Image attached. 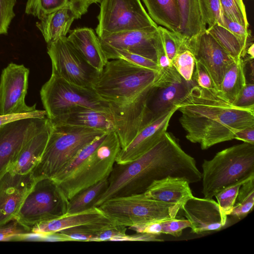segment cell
I'll return each mask as SVG.
<instances>
[{
	"mask_svg": "<svg viewBox=\"0 0 254 254\" xmlns=\"http://www.w3.org/2000/svg\"><path fill=\"white\" fill-rule=\"evenodd\" d=\"M108 132L105 133L83 147L73 159L51 179L56 184H58L72 175L82 163L92 154L105 139Z\"/></svg>",
	"mask_w": 254,
	"mask_h": 254,
	"instance_id": "d6a6232c",
	"label": "cell"
},
{
	"mask_svg": "<svg viewBox=\"0 0 254 254\" xmlns=\"http://www.w3.org/2000/svg\"><path fill=\"white\" fill-rule=\"evenodd\" d=\"M202 193L212 199L221 190L254 177V144L243 142L217 152L203 160Z\"/></svg>",
	"mask_w": 254,
	"mask_h": 254,
	"instance_id": "277c9868",
	"label": "cell"
},
{
	"mask_svg": "<svg viewBox=\"0 0 254 254\" xmlns=\"http://www.w3.org/2000/svg\"><path fill=\"white\" fill-rule=\"evenodd\" d=\"M16 0H0V34L7 33L9 26L15 16L13 8Z\"/></svg>",
	"mask_w": 254,
	"mask_h": 254,
	"instance_id": "b9f144b4",
	"label": "cell"
},
{
	"mask_svg": "<svg viewBox=\"0 0 254 254\" xmlns=\"http://www.w3.org/2000/svg\"><path fill=\"white\" fill-rule=\"evenodd\" d=\"M198 2L202 19L207 28L221 25L223 14L220 0H198Z\"/></svg>",
	"mask_w": 254,
	"mask_h": 254,
	"instance_id": "f35d334b",
	"label": "cell"
},
{
	"mask_svg": "<svg viewBox=\"0 0 254 254\" xmlns=\"http://www.w3.org/2000/svg\"><path fill=\"white\" fill-rule=\"evenodd\" d=\"M206 31L234 59L244 58L248 46L227 29L217 24Z\"/></svg>",
	"mask_w": 254,
	"mask_h": 254,
	"instance_id": "1f68e13d",
	"label": "cell"
},
{
	"mask_svg": "<svg viewBox=\"0 0 254 254\" xmlns=\"http://www.w3.org/2000/svg\"><path fill=\"white\" fill-rule=\"evenodd\" d=\"M148 14L159 26L179 32L180 18L177 0H142Z\"/></svg>",
	"mask_w": 254,
	"mask_h": 254,
	"instance_id": "484cf974",
	"label": "cell"
},
{
	"mask_svg": "<svg viewBox=\"0 0 254 254\" xmlns=\"http://www.w3.org/2000/svg\"><path fill=\"white\" fill-rule=\"evenodd\" d=\"M69 0H27L25 12L39 19L64 6Z\"/></svg>",
	"mask_w": 254,
	"mask_h": 254,
	"instance_id": "8d00e7d4",
	"label": "cell"
},
{
	"mask_svg": "<svg viewBox=\"0 0 254 254\" xmlns=\"http://www.w3.org/2000/svg\"><path fill=\"white\" fill-rule=\"evenodd\" d=\"M29 69L23 64L10 63L2 71L0 79V115L22 114L36 111V104L25 101Z\"/></svg>",
	"mask_w": 254,
	"mask_h": 254,
	"instance_id": "4fadbf2b",
	"label": "cell"
},
{
	"mask_svg": "<svg viewBox=\"0 0 254 254\" xmlns=\"http://www.w3.org/2000/svg\"><path fill=\"white\" fill-rule=\"evenodd\" d=\"M233 104L241 108H254V84L247 83Z\"/></svg>",
	"mask_w": 254,
	"mask_h": 254,
	"instance_id": "7dc6e473",
	"label": "cell"
},
{
	"mask_svg": "<svg viewBox=\"0 0 254 254\" xmlns=\"http://www.w3.org/2000/svg\"><path fill=\"white\" fill-rule=\"evenodd\" d=\"M92 3H97L99 2L100 3L102 0H89Z\"/></svg>",
	"mask_w": 254,
	"mask_h": 254,
	"instance_id": "f5cc1de1",
	"label": "cell"
},
{
	"mask_svg": "<svg viewBox=\"0 0 254 254\" xmlns=\"http://www.w3.org/2000/svg\"><path fill=\"white\" fill-rule=\"evenodd\" d=\"M95 29L98 37L112 33L158 26L140 0H102Z\"/></svg>",
	"mask_w": 254,
	"mask_h": 254,
	"instance_id": "30bf717a",
	"label": "cell"
},
{
	"mask_svg": "<svg viewBox=\"0 0 254 254\" xmlns=\"http://www.w3.org/2000/svg\"><path fill=\"white\" fill-rule=\"evenodd\" d=\"M68 202L52 179H36L15 220L27 232H31L34 226L65 215Z\"/></svg>",
	"mask_w": 254,
	"mask_h": 254,
	"instance_id": "ba28073f",
	"label": "cell"
},
{
	"mask_svg": "<svg viewBox=\"0 0 254 254\" xmlns=\"http://www.w3.org/2000/svg\"><path fill=\"white\" fill-rule=\"evenodd\" d=\"M185 46L195 61L201 63L209 72L216 89L219 90L224 75L235 60L207 31L190 38Z\"/></svg>",
	"mask_w": 254,
	"mask_h": 254,
	"instance_id": "5bb4252c",
	"label": "cell"
},
{
	"mask_svg": "<svg viewBox=\"0 0 254 254\" xmlns=\"http://www.w3.org/2000/svg\"><path fill=\"white\" fill-rule=\"evenodd\" d=\"M254 205V177L250 178L240 187L234 208L230 215L239 219L246 217Z\"/></svg>",
	"mask_w": 254,
	"mask_h": 254,
	"instance_id": "836d02e7",
	"label": "cell"
},
{
	"mask_svg": "<svg viewBox=\"0 0 254 254\" xmlns=\"http://www.w3.org/2000/svg\"><path fill=\"white\" fill-rule=\"evenodd\" d=\"M49 120L47 117L27 118L0 127V177L10 169L25 143Z\"/></svg>",
	"mask_w": 254,
	"mask_h": 254,
	"instance_id": "7c38bea8",
	"label": "cell"
},
{
	"mask_svg": "<svg viewBox=\"0 0 254 254\" xmlns=\"http://www.w3.org/2000/svg\"><path fill=\"white\" fill-rule=\"evenodd\" d=\"M246 181L239 182L229 186L219 191L215 195L220 211L224 216L227 217L232 213L239 190Z\"/></svg>",
	"mask_w": 254,
	"mask_h": 254,
	"instance_id": "60d3db41",
	"label": "cell"
},
{
	"mask_svg": "<svg viewBox=\"0 0 254 254\" xmlns=\"http://www.w3.org/2000/svg\"><path fill=\"white\" fill-rule=\"evenodd\" d=\"M158 29L165 52L172 62L178 53L187 49L185 43L186 37L179 32L171 31L161 26H158Z\"/></svg>",
	"mask_w": 254,
	"mask_h": 254,
	"instance_id": "d590c367",
	"label": "cell"
},
{
	"mask_svg": "<svg viewBox=\"0 0 254 254\" xmlns=\"http://www.w3.org/2000/svg\"><path fill=\"white\" fill-rule=\"evenodd\" d=\"M92 3L89 0H69L61 8L39 19L36 26L47 44L66 37L73 21L86 13Z\"/></svg>",
	"mask_w": 254,
	"mask_h": 254,
	"instance_id": "ac0fdd59",
	"label": "cell"
},
{
	"mask_svg": "<svg viewBox=\"0 0 254 254\" xmlns=\"http://www.w3.org/2000/svg\"><path fill=\"white\" fill-rule=\"evenodd\" d=\"M173 66L162 69L148 96L147 108L157 118L177 106L188 94L191 86Z\"/></svg>",
	"mask_w": 254,
	"mask_h": 254,
	"instance_id": "9a60e30c",
	"label": "cell"
},
{
	"mask_svg": "<svg viewBox=\"0 0 254 254\" xmlns=\"http://www.w3.org/2000/svg\"><path fill=\"white\" fill-rule=\"evenodd\" d=\"M178 108V105L174 107L142 128L125 148L121 149L115 162L119 164L130 162L153 147L167 131L170 121Z\"/></svg>",
	"mask_w": 254,
	"mask_h": 254,
	"instance_id": "d6986e66",
	"label": "cell"
},
{
	"mask_svg": "<svg viewBox=\"0 0 254 254\" xmlns=\"http://www.w3.org/2000/svg\"><path fill=\"white\" fill-rule=\"evenodd\" d=\"M126 231L127 227L115 223L101 230L96 241H119L121 238L127 235Z\"/></svg>",
	"mask_w": 254,
	"mask_h": 254,
	"instance_id": "f6af8a7d",
	"label": "cell"
},
{
	"mask_svg": "<svg viewBox=\"0 0 254 254\" xmlns=\"http://www.w3.org/2000/svg\"><path fill=\"white\" fill-rule=\"evenodd\" d=\"M108 185V177L77 193L68 200L66 214L82 212L94 207Z\"/></svg>",
	"mask_w": 254,
	"mask_h": 254,
	"instance_id": "4dcf8cb0",
	"label": "cell"
},
{
	"mask_svg": "<svg viewBox=\"0 0 254 254\" xmlns=\"http://www.w3.org/2000/svg\"><path fill=\"white\" fill-rule=\"evenodd\" d=\"M98 207L117 223L129 227L176 218L181 210L179 205L153 199L144 192L111 198Z\"/></svg>",
	"mask_w": 254,
	"mask_h": 254,
	"instance_id": "8992f818",
	"label": "cell"
},
{
	"mask_svg": "<svg viewBox=\"0 0 254 254\" xmlns=\"http://www.w3.org/2000/svg\"><path fill=\"white\" fill-rule=\"evenodd\" d=\"M191 224L187 219L167 218L145 224L137 225L129 228L137 233H145L156 235L161 234L180 237L183 230L190 228Z\"/></svg>",
	"mask_w": 254,
	"mask_h": 254,
	"instance_id": "f546056e",
	"label": "cell"
},
{
	"mask_svg": "<svg viewBox=\"0 0 254 254\" xmlns=\"http://www.w3.org/2000/svg\"><path fill=\"white\" fill-rule=\"evenodd\" d=\"M52 125L42 157L31 173L35 180L51 179L83 147L107 132L64 124Z\"/></svg>",
	"mask_w": 254,
	"mask_h": 254,
	"instance_id": "5b68a950",
	"label": "cell"
},
{
	"mask_svg": "<svg viewBox=\"0 0 254 254\" xmlns=\"http://www.w3.org/2000/svg\"><path fill=\"white\" fill-rule=\"evenodd\" d=\"M52 63V74L82 87L92 88L100 73L83 59L67 37L47 44Z\"/></svg>",
	"mask_w": 254,
	"mask_h": 254,
	"instance_id": "8fae6325",
	"label": "cell"
},
{
	"mask_svg": "<svg viewBox=\"0 0 254 254\" xmlns=\"http://www.w3.org/2000/svg\"><path fill=\"white\" fill-rule=\"evenodd\" d=\"M34 182L31 174L20 175L9 170L0 177V227L15 219Z\"/></svg>",
	"mask_w": 254,
	"mask_h": 254,
	"instance_id": "2e32d148",
	"label": "cell"
},
{
	"mask_svg": "<svg viewBox=\"0 0 254 254\" xmlns=\"http://www.w3.org/2000/svg\"><path fill=\"white\" fill-rule=\"evenodd\" d=\"M180 25L179 32L187 38L206 30V25L202 19L198 0H177Z\"/></svg>",
	"mask_w": 254,
	"mask_h": 254,
	"instance_id": "4316f807",
	"label": "cell"
},
{
	"mask_svg": "<svg viewBox=\"0 0 254 254\" xmlns=\"http://www.w3.org/2000/svg\"><path fill=\"white\" fill-rule=\"evenodd\" d=\"M115 223L106 216L91 223L70 227L55 233L59 241H96L101 230Z\"/></svg>",
	"mask_w": 254,
	"mask_h": 254,
	"instance_id": "f1b7e54d",
	"label": "cell"
},
{
	"mask_svg": "<svg viewBox=\"0 0 254 254\" xmlns=\"http://www.w3.org/2000/svg\"><path fill=\"white\" fill-rule=\"evenodd\" d=\"M234 139L254 144V127L237 131L234 135Z\"/></svg>",
	"mask_w": 254,
	"mask_h": 254,
	"instance_id": "681fc988",
	"label": "cell"
},
{
	"mask_svg": "<svg viewBox=\"0 0 254 254\" xmlns=\"http://www.w3.org/2000/svg\"><path fill=\"white\" fill-rule=\"evenodd\" d=\"M51 121L54 124L91 128L107 132L115 130V125L111 114L84 107H77Z\"/></svg>",
	"mask_w": 254,
	"mask_h": 254,
	"instance_id": "cb8c5ba5",
	"label": "cell"
},
{
	"mask_svg": "<svg viewBox=\"0 0 254 254\" xmlns=\"http://www.w3.org/2000/svg\"><path fill=\"white\" fill-rule=\"evenodd\" d=\"M190 184L185 178L167 176L153 181L144 193L150 198L179 205L181 208L193 196Z\"/></svg>",
	"mask_w": 254,
	"mask_h": 254,
	"instance_id": "7402d4cb",
	"label": "cell"
},
{
	"mask_svg": "<svg viewBox=\"0 0 254 254\" xmlns=\"http://www.w3.org/2000/svg\"><path fill=\"white\" fill-rule=\"evenodd\" d=\"M52 126L50 120L40 131L25 143L8 170L20 175L31 174L42 157Z\"/></svg>",
	"mask_w": 254,
	"mask_h": 254,
	"instance_id": "603a6c76",
	"label": "cell"
},
{
	"mask_svg": "<svg viewBox=\"0 0 254 254\" xmlns=\"http://www.w3.org/2000/svg\"><path fill=\"white\" fill-rule=\"evenodd\" d=\"M158 26L112 33L99 37L102 48L123 50L157 61L155 39Z\"/></svg>",
	"mask_w": 254,
	"mask_h": 254,
	"instance_id": "e0dca14e",
	"label": "cell"
},
{
	"mask_svg": "<svg viewBox=\"0 0 254 254\" xmlns=\"http://www.w3.org/2000/svg\"><path fill=\"white\" fill-rule=\"evenodd\" d=\"M221 26L229 30L245 45L249 46L251 32L248 29L245 28L239 23L228 19L223 15Z\"/></svg>",
	"mask_w": 254,
	"mask_h": 254,
	"instance_id": "ee69618b",
	"label": "cell"
},
{
	"mask_svg": "<svg viewBox=\"0 0 254 254\" xmlns=\"http://www.w3.org/2000/svg\"><path fill=\"white\" fill-rule=\"evenodd\" d=\"M167 176L183 178L190 184L201 180L195 159L166 131L153 147L136 159L124 164L115 163L108 187L94 206L111 198L143 193L153 181Z\"/></svg>",
	"mask_w": 254,
	"mask_h": 254,
	"instance_id": "7a4b0ae2",
	"label": "cell"
},
{
	"mask_svg": "<svg viewBox=\"0 0 254 254\" xmlns=\"http://www.w3.org/2000/svg\"><path fill=\"white\" fill-rule=\"evenodd\" d=\"M177 105L186 138L202 150L234 139L237 131L254 127V108L234 105L216 88L192 86Z\"/></svg>",
	"mask_w": 254,
	"mask_h": 254,
	"instance_id": "3957f363",
	"label": "cell"
},
{
	"mask_svg": "<svg viewBox=\"0 0 254 254\" xmlns=\"http://www.w3.org/2000/svg\"><path fill=\"white\" fill-rule=\"evenodd\" d=\"M27 118L44 119L47 118V114L45 110H36L26 113L0 115V127L15 120Z\"/></svg>",
	"mask_w": 254,
	"mask_h": 254,
	"instance_id": "c3c4849f",
	"label": "cell"
},
{
	"mask_svg": "<svg viewBox=\"0 0 254 254\" xmlns=\"http://www.w3.org/2000/svg\"><path fill=\"white\" fill-rule=\"evenodd\" d=\"M247 83L243 58L235 59L226 71L219 90L233 103Z\"/></svg>",
	"mask_w": 254,
	"mask_h": 254,
	"instance_id": "83f0119b",
	"label": "cell"
},
{
	"mask_svg": "<svg viewBox=\"0 0 254 254\" xmlns=\"http://www.w3.org/2000/svg\"><path fill=\"white\" fill-rule=\"evenodd\" d=\"M119 241H163V240L157 239L156 235L145 233H137L132 235H127Z\"/></svg>",
	"mask_w": 254,
	"mask_h": 254,
	"instance_id": "f907efd6",
	"label": "cell"
},
{
	"mask_svg": "<svg viewBox=\"0 0 254 254\" xmlns=\"http://www.w3.org/2000/svg\"><path fill=\"white\" fill-rule=\"evenodd\" d=\"M29 233L15 220L0 227V241L20 240L22 235Z\"/></svg>",
	"mask_w": 254,
	"mask_h": 254,
	"instance_id": "7bdbcfd3",
	"label": "cell"
},
{
	"mask_svg": "<svg viewBox=\"0 0 254 254\" xmlns=\"http://www.w3.org/2000/svg\"><path fill=\"white\" fill-rule=\"evenodd\" d=\"M220 2L224 16L248 29L249 24L243 0H220Z\"/></svg>",
	"mask_w": 254,
	"mask_h": 254,
	"instance_id": "74e56055",
	"label": "cell"
},
{
	"mask_svg": "<svg viewBox=\"0 0 254 254\" xmlns=\"http://www.w3.org/2000/svg\"><path fill=\"white\" fill-rule=\"evenodd\" d=\"M68 41L92 67L101 73L108 60L94 30L78 28L69 30Z\"/></svg>",
	"mask_w": 254,
	"mask_h": 254,
	"instance_id": "44dd1931",
	"label": "cell"
},
{
	"mask_svg": "<svg viewBox=\"0 0 254 254\" xmlns=\"http://www.w3.org/2000/svg\"><path fill=\"white\" fill-rule=\"evenodd\" d=\"M107 59H121L136 65L160 71V68L155 61L128 51L113 48H102Z\"/></svg>",
	"mask_w": 254,
	"mask_h": 254,
	"instance_id": "e575fe53",
	"label": "cell"
},
{
	"mask_svg": "<svg viewBox=\"0 0 254 254\" xmlns=\"http://www.w3.org/2000/svg\"><path fill=\"white\" fill-rule=\"evenodd\" d=\"M40 96L47 117L51 121L79 107L112 115L108 105L92 88L76 85L52 74L42 87Z\"/></svg>",
	"mask_w": 254,
	"mask_h": 254,
	"instance_id": "52a82bcc",
	"label": "cell"
},
{
	"mask_svg": "<svg viewBox=\"0 0 254 254\" xmlns=\"http://www.w3.org/2000/svg\"><path fill=\"white\" fill-rule=\"evenodd\" d=\"M195 71L194 70L192 78L197 85L205 89L216 88L213 80L209 72L205 66L199 62L195 60Z\"/></svg>",
	"mask_w": 254,
	"mask_h": 254,
	"instance_id": "bcb514c9",
	"label": "cell"
},
{
	"mask_svg": "<svg viewBox=\"0 0 254 254\" xmlns=\"http://www.w3.org/2000/svg\"><path fill=\"white\" fill-rule=\"evenodd\" d=\"M160 71L121 59L109 61L92 89L109 106L121 149L156 118L149 113L147 101Z\"/></svg>",
	"mask_w": 254,
	"mask_h": 254,
	"instance_id": "6da1fadb",
	"label": "cell"
},
{
	"mask_svg": "<svg viewBox=\"0 0 254 254\" xmlns=\"http://www.w3.org/2000/svg\"><path fill=\"white\" fill-rule=\"evenodd\" d=\"M248 54L249 57V59H254V44L252 43L250 45L247 49L246 55Z\"/></svg>",
	"mask_w": 254,
	"mask_h": 254,
	"instance_id": "816d5d0a",
	"label": "cell"
},
{
	"mask_svg": "<svg viewBox=\"0 0 254 254\" xmlns=\"http://www.w3.org/2000/svg\"><path fill=\"white\" fill-rule=\"evenodd\" d=\"M121 149L116 131L109 132L92 154L72 175L56 184L65 198L69 200L80 191L108 178Z\"/></svg>",
	"mask_w": 254,
	"mask_h": 254,
	"instance_id": "9c48e42d",
	"label": "cell"
},
{
	"mask_svg": "<svg viewBox=\"0 0 254 254\" xmlns=\"http://www.w3.org/2000/svg\"><path fill=\"white\" fill-rule=\"evenodd\" d=\"M107 216L98 207H92L85 211L65 214L60 218L44 222L34 226L31 232L43 237L62 230L94 222Z\"/></svg>",
	"mask_w": 254,
	"mask_h": 254,
	"instance_id": "d4e9b609",
	"label": "cell"
},
{
	"mask_svg": "<svg viewBox=\"0 0 254 254\" xmlns=\"http://www.w3.org/2000/svg\"><path fill=\"white\" fill-rule=\"evenodd\" d=\"M183 215L191 224V232L199 234L218 231L226 224L227 217L223 215L218 203L212 198L192 196L181 207Z\"/></svg>",
	"mask_w": 254,
	"mask_h": 254,
	"instance_id": "ffe728a7",
	"label": "cell"
},
{
	"mask_svg": "<svg viewBox=\"0 0 254 254\" xmlns=\"http://www.w3.org/2000/svg\"><path fill=\"white\" fill-rule=\"evenodd\" d=\"M172 65L181 76L186 81H192L195 59L192 53L188 49L182 50L173 59Z\"/></svg>",
	"mask_w": 254,
	"mask_h": 254,
	"instance_id": "ab89813d",
	"label": "cell"
}]
</instances>
